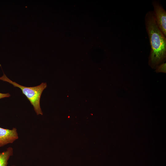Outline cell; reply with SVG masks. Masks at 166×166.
I'll return each mask as SVG.
<instances>
[{
  "label": "cell",
  "instance_id": "obj_3",
  "mask_svg": "<svg viewBox=\"0 0 166 166\" xmlns=\"http://www.w3.org/2000/svg\"><path fill=\"white\" fill-rule=\"evenodd\" d=\"M153 11L156 23L164 35L166 36V12L157 2L152 3Z\"/></svg>",
  "mask_w": 166,
  "mask_h": 166
},
{
  "label": "cell",
  "instance_id": "obj_1",
  "mask_svg": "<svg viewBox=\"0 0 166 166\" xmlns=\"http://www.w3.org/2000/svg\"><path fill=\"white\" fill-rule=\"evenodd\" d=\"M145 19L151 48L149 64L156 68L166 58V38L156 23L153 12H147Z\"/></svg>",
  "mask_w": 166,
  "mask_h": 166
},
{
  "label": "cell",
  "instance_id": "obj_4",
  "mask_svg": "<svg viewBox=\"0 0 166 166\" xmlns=\"http://www.w3.org/2000/svg\"><path fill=\"white\" fill-rule=\"evenodd\" d=\"M18 138L16 128L9 129L0 127V147L12 143Z\"/></svg>",
  "mask_w": 166,
  "mask_h": 166
},
{
  "label": "cell",
  "instance_id": "obj_5",
  "mask_svg": "<svg viewBox=\"0 0 166 166\" xmlns=\"http://www.w3.org/2000/svg\"><path fill=\"white\" fill-rule=\"evenodd\" d=\"M13 154V149L11 147H8L5 151L0 152V166H7L8 161Z\"/></svg>",
  "mask_w": 166,
  "mask_h": 166
},
{
  "label": "cell",
  "instance_id": "obj_2",
  "mask_svg": "<svg viewBox=\"0 0 166 166\" xmlns=\"http://www.w3.org/2000/svg\"><path fill=\"white\" fill-rule=\"evenodd\" d=\"M0 80L8 82L13 85L14 87L19 88L22 93L25 95L33 106L37 115H43L40 105V100L42 92L47 87L46 83H42L39 85L34 87H25L10 80L4 73L0 77Z\"/></svg>",
  "mask_w": 166,
  "mask_h": 166
},
{
  "label": "cell",
  "instance_id": "obj_6",
  "mask_svg": "<svg viewBox=\"0 0 166 166\" xmlns=\"http://www.w3.org/2000/svg\"><path fill=\"white\" fill-rule=\"evenodd\" d=\"M156 71L157 73L162 72L166 73V64L163 63L158 65L156 68Z\"/></svg>",
  "mask_w": 166,
  "mask_h": 166
},
{
  "label": "cell",
  "instance_id": "obj_8",
  "mask_svg": "<svg viewBox=\"0 0 166 166\" xmlns=\"http://www.w3.org/2000/svg\"><path fill=\"white\" fill-rule=\"evenodd\" d=\"M16 166L14 165H12V166Z\"/></svg>",
  "mask_w": 166,
  "mask_h": 166
},
{
  "label": "cell",
  "instance_id": "obj_7",
  "mask_svg": "<svg viewBox=\"0 0 166 166\" xmlns=\"http://www.w3.org/2000/svg\"><path fill=\"white\" fill-rule=\"evenodd\" d=\"M10 96L9 93H0V99L6 97H8Z\"/></svg>",
  "mask_w": 166,
  "mask_h": 166
}]
</instances>
